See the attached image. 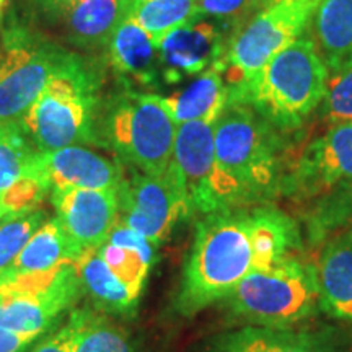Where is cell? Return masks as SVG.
<instances>
[{
  "label": "cell",
  "mask_w": 352,
  "mask_h": 352,
  "mask_svg": "<svg viewBox=\"0 0 352 352\" xmlns=\"http://www.w3.org/2000/svg\"><path fill=\"white\" fill-rule=\"evenodd\" d=\"M39 153L41 151L20 122L0 124V199L26 178L36 176L46 182L39 166Z\"/></svg>",
  "instance_id": "484cf974"
},
{
  "label": "cell",
  "mask_w": 352,
  "mask_h": 352,
  "mask_svg": "<svg viewBox=\"0 0 352 352\" xmlns=\"http://www.w3.org/2000/svg\"><path fill=\"white\" fill-rule=\"evenodd\" d=\"M347 235H349L352 239V219H351V230H349V233H347Z\"/></svg>",
  "instance_id": "d590c367"
},
{
  "label": "cell",
  "mask_w": 352,
  "mask_h": 352,
  "mask_svg": "<svg viewBox=\"0 0 352 352\" xmlns=\"http://www.w3.org/2000/svg\"><path fill=\"white\" fill-rule=\"evenodd\" d=\"M83 296L96 310L113 315H132L139 298L109 271L98 250H88L76 263Z\"/></svg>",
  "instance_id": "603a6c76"
},
{
  "label": "cell",
  "mask_w": 352,
  "mask_h": 352,
  "mask_svg": "<svg viewBox=\"0 0 352 352\" xmlns=\"http://www.w3.org/2000/svg\"><path fill=\"white\" fill-rule=\"evenodd\" d=\"M83 296L76 263L0 280V327L41 338Z\"/></svg>",
  "instance_id": "9c48e42d"
},
{
  "label": "cell",
  "mask_w": 352,
  "mask_h": 352,
  "mask_svg": "<svg viewBox=\"0 0 352 352\" xmlns=\"http://www.w3.org/2000/svg\"><path fill=\"white\" fill-rule=\"evenodd\" d=\"M7 215H8V210L6 206H3V202L0 201V220H2L3 217H7Z\"/></svg>",
  "instance_id": "e575fe53"
},
{
  "label": "cell",
  "mask_w": 352,
  "mask_h": 352,
  "mask_svg": "<svg viewBox=\"0 0 352 352\" xmlns=\"http://www.w3.org/2000/svg\"><path fill=\"white\" fill-rule=\"evenodd\" d=\"M64 328L70 352H132L124 329L100 310L74 308Z\"/></svg>",
  "instance_id": "d4e9b609"
},
{
  "label": "cell",
  "mask_w": 352,
  "mask_h": 352,
  "mask_svg": "<svg viewBox=\"0 0 352 352\" xmlns=\"http://www.w3.org/2000/svg\"><path fill=\"white\" fill-rule=\"evenodd\" d=\"M315 46L333 74L352 69V0H320L314 15Z\"/></svg>",
  "instance_id": "44dd1931"
},
{
  "label": "cell",
  "mask_w": 352,
  "mask_h": 352,
  "mask_svg": "<svg viewBox=\"0 0 352 352\" xmlns=\"http://www.w3.org/2000/svg\"><path fill=\"white\" fill-rule=\"evenodd\" d=\"M32 352H70L65 328H59L56 333L43 338V340L33 347Z\"/></svg>",
  "instance_id": "1f68e13d"
},
{
  "label": "cell",
  "mask_w": 352,
  "mask_h": 352,
  "mask_svg": "<svg viewBox=\"0 0 352 352\" xmlns=\"http://www.w3.org/2000/svg\"><path fill=\"white\" fill-rule=\"evenodd\" d=\"M158 101L176 126L195 121L215 122L228 104V88L222 72L212 67L183 90L165 96L158 95Z\"/></svg>",
  "instance_id": "ffe728a7"
},
{
  "label": "cell",
  "mask_w": 352,
  "mask_h": 352,
  "mask_svg": "<svg viewBox=\"0 0 352 352\" xmlns=\"http://www.w3.org/2000/svg\"><path fill=\"white\" fill-rule=\"evenodd\" d=\"M56 219L82 252L98 250L120 219L118 189H52Z\"/></svg>",
  "instance_id": "4fadbf2b"
},
{
  "label": "cell",
  "mask_w": 352,
  "mask_h": 352,
  "mask_svg": "<svg viewBox=\"0 0 352 352\" xmlns=\"http://www.w3.org/2000/svg\"><path fill=\"white\" fill-rule=\"evenodd\" d=\"M227 43L226 34L212 21L197 20L179 26L158 46L160 80L166 85H178L217 67Z\"/></svg>",
  "instance_id": "5bb4252c"
},
{
  "label": "cell",
  "mask_w": 352,
  "mask_h": 352,
  "mask_svg": "<svg viewBox=\"0 0 352 352\" xmlns=\"http://www.w3.org/2000/svg\"><path fill=\"white\" fill-rule=\"evenodd\" d=\"M96 91L94 72L74 56L51 77L20 124L41 152L70 145H101L96 131Z\"/></svg>",
  "instance_id": "5b68a950"
},
{
  "label": "cell",
  "mask_w": 352,
  "mask_h": 352,
  "mask_svg": "<svg viewBox=\"0 0 352 352\" xmlns=\"http://www.w3.org/2000/svg\"><path fill=\"white\" fill-rule=\"evenodd\" d=\"M320 0H274L228 39L217 69L228 94L240 90L272 57L296 43L314 20Z\"/></svg>",
  "instance_id": "52a82bcc"
},
{
  "label": "cell",
  "mask_w": 352,
  "mask_h": 352,
  "mask_svg": "<svg viewBox=\"0 0 352 352\" xmlns=\"http://www.w3.org/2000/svg\"><path fill=\"white\" fill-rule=\"evenodd\" d=\"M277 131L245 103H228L215 121V162L240 208L266 204L283 191L287 155Z\"/></svg>",
  "instance_id": "7a4b0ae2"
},
{
  "label": "cell",
  "mask_w": 352,
  "mask_h": 352,
  "mask_svg": "<svg viewBox=\"0 0 352 352\" xmlns=\"http://www.w3.org/2000/svg\"><path fill=\"white\" fill-rule=\"evenodd\" d=\"M131 0H78L67 13L69 39L78 47L107 46Z\"/></svg>",
  "instance_id": "cb8c5ba5"
},
{
  "label": "cell",
  "mask_w": 352,
  "mask_h": 352,
  "mask_svg": "<svg viewBox=\"0 0 352 352\" xmlns=\"http://www.w3.org/2000/svg\"><path fill=\"white\" fill-rule=\"evenodd\" d=\"M320 116L329 124L352 122V69L329 78L320 104Z\"/></svg>",
  "instance_id": "f1b7e54d"
},
{
  "label": "cell",
  "mask_w": 352,
  "mask_h": 352,
  "mask_svg": "<svg viewBox=\"0 0 352 352\" xmlns=\"http://www.w3.org/2000/svg\"><path fill=\"white\" fill-rule=\"evenodd\" d=\"M328 67L311 39H297L272 57L252 80L228 94L279 131L298 129L327 94Z\"/></svg>",
  "instance_id": "277c9868"
},
{
  "label": "cell",
  "mask_w": 352,
  "mask_h": 352,
  "mask_svg": "<svg viewBox=\"0 0 352 352\" xmlns=\"http://www.w3.org/2000/svg\"><path fill=\"white\" fill-rule=\"evenodd\" d=\"M46 220L47 214L43 209L8 214L0 220V279L7 274L33 233Z\"/></svg>",
  "instance_id": "83f0119b"
},
{
  "label": "cell",
  "mask_w": 352,
  "mask_h": 352,
  "mask_svg": "<svg viewBox=\"0 0 352 352\" xmlns=\"http://www.w3.org/2000/svg\"><path fill=\"white\" fill-rule=\"evenodd\" d=\"M302 246L300 228L270 204L204 215L183 270L175 308L195 316L222 302L246 276L266 270Z\"/></svg>",
  "instance_id": "6da1fadb"
},
{
  "label": "cell",
  "mask_w": 352,
  "mask_h": 352,
  "mask_svg": "<svg viewBox=\"0 0 352 352\" xmlns=\"http://www.w3.org/2000/svg\"><path fill=\"white\" fill-rule=\"evenodd\" d=\"M274 0H197V10L202 16L223 21L226 25H236V28Z\"/></svg>",
  "instance_id": "f546056e"
},
{
  "label": "cell",
  "mask_w": 352,
  "mask_h": 352,
  "mask_svg": "<svg viewBox=\"0 0 352 352\" xmlns=\"http://www.w3.org/2000/svg\"><path fill=\"white\" fill-rule=\"evenodd\" d=\"M39 6L46 8L47 12H57V13H65L72 8L78 0H36Z\"/></svg>",
  "instance_id": "d6a6232c"
},
{
  "label": "cell",
  "mask_w": 352,
  "mask_h": 352,
  "mask_svg": "<svg viewBox=\"0 0 352 352\" xmlns=\"http://www.w3.org/2000/svg\"><path fill=\"white\" fill-rule=\"evenodd\" d=\"M178 126L158 95L129 90L118 96L104 120V145L124 165L151 176H164L173 158Z\"/></svg>",
  "instance_id": "ba28073f"
},
{
  "label": "cell",
  "mask_w": 352,
  "mask_h": 352,
  "mask_svg": "<svg viewBox=\"0 0 352 352\" xmlns=\"http://www.w3.org/2000/svg\"><path fill=\"white\" fill-rule=\"evenodd\" d=\"M233 318L248 324L290 327L318 314L321 297L315 264L296 253L254 271L223 298Z\"/></svg>",
  "instance_id": "8992f818"
},
{
  "label": "cell",
  "mask_w": 352,
  "mask_h": 352,
  "mask_svg": "<svg viewBox=\"0 0 352 352\" xmlns=\"http://www.w3.org/2000/svg\"><path fill=\"white\" fill-rule=\"evenodd\" d=\"M214 124L195 121L176 129L170 168L186 199L189 217L240 209L217 168Z\"/></svg>",
  "instance_id": "8fae6325"
},
{
  "label": "cell",
  "mask_w": 352,
  "mask_h": 352,
  "mask_svg": "<svg viewBox=\"0 0 352 352\" xmlns=\"http://www.w3.org/2000/svg\"><path fill=\"white\" fill-rule=\"evenodd\" d=\"M36 340H39L36 334L19 333L0 327V352H25Z\"/></svg>",
  "instance_id": "4dcf8cb0"
},
{
  "label": "cell",
  "mask_w": 352,
  "mask_h": 352,
  "mask_svg": "<svg viewBox=\"0 0 352 352\" xmlns=\"http://www.w3.org/2000/svg\"><path fill=\"white\" fill-rule=\"evenodd\" d=\"M305 208L311 236L352 219V122L333 124L303 148L283 191Z\"/></svg>",
  "instance_id": "3957f363"
},
{
  "label": "cell",
  "mask_w": 352,
  "mask_h": 352,
  "mask_svg": "<svg viewBox=\"0 0 352 352\" xmlns=\"http://www.w3.org/2000/svg\"><path fill=\"white\" fill-rule=\"evenodd\" d=\"M120 222L158 246L179 220L189 217L186 199L171 168L164 176H151L131 168L118 189Z\"/></svg>",
  "instance_id": "7c38bea8"
},
{
  "label": "cell",
  "mask_w": 352,
  "mask_h": 352,
  "mask_svg": "<svg viewBox=\"0 0 352 352\" xmlns=\"http://www.w3.org/2000/svg\"><path fill=\"white\" fill-rule=\"evenodd\" d=\"M155 248L145 236L118 220L98 253L109 271L140 298L152 264L155 263Z\"/></svg>",
  "instance_id": "ac0fdd59"
},
{
  "label": "cell",
  "mask_w": 352,
  "mask_h": 352,
  "mask_svg": "<svg viewBox=\"0 0 352 352\" xmlns=\"http://www.w3.org/2000/svg\"><path fill=\"white\" fill-rule=\"evenodd\" d=\"M208 352H341L327 334L297 331L289 327H248L219 334Z\"/></svg>",
  "instance_id": "2e32d148"
},
{
  "label": "cell",
  "mask_w": 352,
  "mask_h": 352,
  "mask_svg": "<svg viewBox=\"0 0 352 352\" xmlns=\"http://www.w3.org/2000/svg\"><path fill=\"white\" fill-rule=\"evenodd\" d=\"M39 166L52 189H120L126 178V165L83 147L57 148L39 153Z\"/></svg>",
  "instance_id": "9a60e30c"
},
{
  "label": "cell",
  "mask_w": 352,
  "mask_h": 352,
  "mask_svg": "<svg viewBox=\"0 0 352 352\" xmlns=\"http://www.w3.org/2000/svg\"><path fill=\"white\" fill-rule=\"evenodd\" d=\"M321 308L338 320L352 321V239L329 241L315 264Z\"/></svg>",
  "instance_id": "d6986e66"
},
{
  "label": "cell",
  "mask_w": 352,
  "mask_h": 352,
  "mask_svg": "<svg viewBox=\"0 0 352 352\" xmlns=\"http://www.w3.org/2000/svg\"><path fill=\"white\" fill-rule=\"evenodd\" d=\"M85 252L70 240L59 220L47 219L32 239L21 250L19 258L2 279L7 277H19L30 274H41V272L54 271L57 267L69 263H77V259ZM0 279V280H2Z\"/></svg>",
  "instance_id": "7402d4cb"
},
{
  "label": "cell",
  "mask_w": 352,
  "mask_h": 352,
  "mask_svg": "<svg viewBox=\"0 0 352 352\" xmlns=\"http://www.w3.org/2000/svg\"><path fill=\"white\" fill-rule=\"evenodd\" d=\"M108 56L116 76L129 85L152 88L160 80L158 46L127 13L111 34Z\"/></svg>",
  "instance_id": "e0dca14e"
},
{
  "label": "cell",
  "mask_w": 352,
  "mask_h": 352,
  "mask_svg": "<svg viewBox=\"0 0 352 352\" xmlns=\"http://www.w3.org/2000/svg\"><path fill=\"white\" fill-rule=\"evenodd\" d=\"M127 16L153 39L157 46L179 26L201 20L197 0H131Z\"/></svg>",
  "instance_id": "4316f807"
},
{
  "label": "cell",
  "mask_w": 352,
  "mask_h": 352,
  "mask_svg": "<svg viewBox=\"0 0 352 352\" xmlns=\"http://www.w3.org/2000/svg\"><path fill=\"white\" fill-rule=\"evenodd\" d=\"M70 54L28 33L8 32L0 51V124L20 122Z\"/></svg>",
  "instance_id": "30bf717a"
},
{
  "label": "cell",
  "mask_w": 352,
  "mask_h": 352,
  "mask_svg": "<svg viewBox=\"0 0 352 352\" xmlns=\"http://www.w3.org/2000/svg\"><path fill=\"white\" fill-rule=\"evenodd\" d=\"M8 6V0H0V25H2L3 13H6V8Z\"/></svg>",
  "instance_id": "836d02e7"
}]
</instances>
